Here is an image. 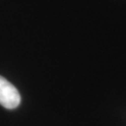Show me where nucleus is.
Instances as JSON below:
<instances>
[{"label": "nucleus", "mask_w": 126, "mask_h": 126, "mask_svg": "<svg viewBox=\"0 0 126 126\" xmlns=\"http://www.w3.org/2000/svg\"><path fill=\"white\" fill-rule=\"evenodd\" d=\"M20 103L21 95L16 87L0 76V105L8 109H13Z\"/></svg>", "instance_id": "1"}]
</instances>
